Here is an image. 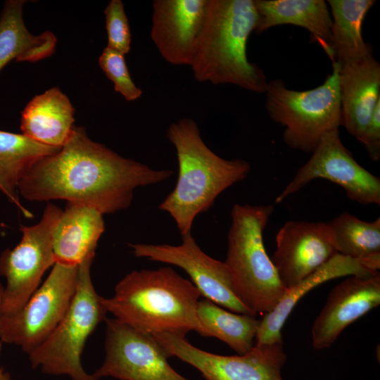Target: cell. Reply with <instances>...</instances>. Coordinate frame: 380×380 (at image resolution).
<instances>
[{"mask_svg": "<svg viewBox=\"0 0 380 380\" xmlns=\"http://www.w3.org/2000/svg\"><path fill=\"white\" fill-rule=\"evenodd\" d=\"M173 172L125 158L92 141L83 127L74 126L56 153L27 172L18 194L30 201L63 199L112 214L129 207L136 189L167 180Z\"/></svg>", "mask_w": 380, "mask_h": 380, "instance_id": "6da1fadb", "label": "cell"}, {"mask_svg": "<svg viewBox=\"0 0 380 380\" xmlns=\"http://www.w3.org/2000/svg\"><path fill=\"white\" fill-rule=\"evenodd\" d=\"M201 293L194 284L170 267L133 270L102 297L108 312L140 332L153 335L194 331L207 337L196 315Z\"/></svg>", "mask_w": 380, "mask_h": 380, "instance_id": "7a4b0ae2", "label": "cell"}, {"mask_svg": "<svg viewBox=\"0 0 380 380\" xmlns=\"http://www.w3.org/2000/svg\"><path fill=\"white\" fill-rule=\"evenodd\" d=\"M253 0H208L202 28L189 65L194 78L265 93V72L248 61L247 44L255 31Z\"/></svg>", "mask_w": 380, "mask_h": 380, "instance_id": "3957f363", "label": "cell"}, {"mask_svg": "<svg viewBox=\"0 0 380 380\" xmlns=\"http://www.w3.org/2000/svg\"><path fill=\"white\" fill-rule=\"evenodd\" d=\"M167 137L177 153L178 177L158 208L172 217L183 236L191 233L196 217L208 211L220 194L248 176L251 165L244 160H227L214 153L191 118L171 123Z\"/></svg>", "mask_w": 380, "mask_h": 380, "instance_id": "277c9868", "label": "cell"}, {"mask_svg": "<svg viewBox=\"0 0 380 380\" xmlns=\"http://www.w3.org/2000/svg\"><path fill=\"white\" fill-rule=\"evenodd\" d=\"M273 211V205L239 203L231 210L224 262L239 298L255 315L272 310L287 290L263 242V232Z\"/></svg>", "mask_w": 380, "mask_h": 380, "instance_id": "5b68a950", "label": "cell"}, {"mask_svg": "<svg viewBox=\"0 0 380 380\" xmlns=\"http://www.w3.org/2000/svg\"><path fill=\"white\" fill-rule=\"evenodd\" d=\"M94 255H89L79 264L76 291L64 317L27 355L33 369L46 374L65 375L71 380H98L86 372L81 362L87 340L108 313L91 281Z\"/></svg>", "mask_w": 380, "mask_h": 380, "instance_id": "8992f818", "label": "cell"}, {"mask_svg": "<svg viewBox=\"0 0 380 380\" xmlns=\"http://www.w3.org/2000/svg\"><path fill=\"white\" fill-rule=\"evenodd\" d=\"M339 64L323 84L305 91L287 88L281 80L267 82L265 107L270 118L284 127L283 139L290 148L312 153L322 137L341 125Z\"/></svg>", "mask_w": 380, "mask_h": 380, "instance_id": "52a82bcc", "label": "cell"}, {"mask_svg": "<svg viewBox=\"0 0 380 380\" xmlns=\"http://www.w3.org/2000/svg\"><path fill=\"white\" fill-rule=\"evenodd\" d=\"M62 211L53 203H48L37 224L20 225V243L0 254V275L6 279L0 315L20 310L40 286L45 272L56 263L53 231Z\"/></svg>", "mask_w": 380, "mask_h": 380, "instance_id": "ba28073f", "label": "cell"}, {"mask_svg": "<svg viewBox=\"0 0 380 380\" xmlns=\"http://www.w3.org/2000/svg\"><path fill=\"white\" fill-rule=\"evenodd\" d=\"M78 265L56 262L48 277L18 312L0 315V340L27 355L39 346L66 314L76 291Z\"/></svg>", "mask_w": 380, "mask_h": 380, "instance_id": "9c48e42d", "label": "cell"}, {"mask_svg": "<svg viewBox=\"0 0 380 380\" xmlns=\"http://www.w3.org/2000/svg\"><path fill=\"white\" fill-rule=\"evenodd\" d=\"M152 336L170 357L195 367L205 380H284L281 369L287 355L283 340L254 345L245 354L228 356L199 349L184 334L164 332Z\"/></svg>", "mask_w": 380, "mask_h": 380, "instance_id": "30bf717a", "label": "cell"}, {"mask_svg": "<svg viewBox=\"0 0 380 380\" xmlns=\"http://www.w3.org/2000/svg\"><path fill=\"white\" fill-rule=\"evenodd\" d=\"M316 179L341 186L350 200L363 205L380 204V179L361 166L341 141L338 129L326 133L310 159L275 199L281 203Z\"/></svg>", "mask_w": 380, "mask_h": 380, "instance_id": "8fae6325", "label": "cell"}, {"mask_svg": "<svg viewBox=\"0 0 380 380\" xmlns=\"http://www.w3.org/2000/svg\"><path fill=\"white\" fill-rule=\"evenodd\" d=\"M105 357L93 375L99 380H189L168 363L170 357L152 335L115 318L105 319Z\"/></svg>", "mask_w": 380, "mask_h": 380, "instance_id": "7c38bea8", "label": "cell"}, {"mask_svg": "<svg viewBox=\"0 0 380 380\" xmlns=\"http://www.w3.org/2000/svg\"><path fill=\"white\" fill-rule=\"evenodd\" d=\"M181 236L182 243L177 246L146 243L129 246L136 257L182 269L205 299L233 312L256 316L239 298L225 263L207 255L191 233Z\"/></svg>", "mask_w": 380, "mask_h": 380, "instance_id": "4fadbf2b", "label": "cell"}, {"mask_svg": "<svg viewBox=\"0 0 380 380\" xmlns=\"http://www.w3.org/2000/svg\"><path fill=\"white\" fill-rule=\"evenodd\" d=\"M338 254L328 222L288 221L276 236L271 258L279 277L291 288Z\"/></svg>", "mask_w": 380, "mask_h": 380, "instance_id": "5bb4252c", "label": "cell"}, {"mask_svg": "<svg viewBox=\"0 0 380 380\" xmlns=\"http://www.w3.org/2000/svg\"><path fill=\"white\" fill-rule=\"evenodd\" d=\"M380 304V273L351 275L330 291L311 329L317 350L331 346L343 331Z\"/></svg>", "mask_w": 380, "mask_h": 380, "instance_id": "9a60e30c", "label": "cell"}, {"mask_svg": "<svg viewBox=\"0 0 380 380\" xmlns=\"http://www.w3.org/2000/svg\"><path fill=\"white\" fill-rule=\"evenodd\" d=\"M208 0H154L150 37L165 61L190 65Z\"/></svg>", "mask_w": 380, "mask_h": 380, "instance_id": "2e32d148", "label": "cell"}, {"mask_svg": "<svg viewBox=\"0 0 380 380\" xmlns=\"http://www.w3.org/2000/svg\"><path fill=\"white\" fill-rule=\"evenodd\" d=\"M341 125L359 141L380 103V64L373 56L339 65Z\"/></svg>", "mask_w": 380, "mask_h": 380, "instance_id": "e0dca14e", "label": "cell"}, {"mask_svg": "<svg viewBox=\"0 0 380 380\" xmlns=\"http://www.w3.org/2000/svg\"><path fill=\"white\" fill-rule=\"evenodd\" d=\"M379 260H356L337 254L295 286L287 289L274 308L263 315L258 328L255 346L282 340L281 329L298 301L322 283L346 275H363L379 271Z\"/></svg>", "mask_w": 380, "mask_h": 380, "instance_id": "ac0fdd59", "label": "cell"}, {"mask_svg": "<svg viewBox=\"0 0 380 380\" xmlns=\"http://www.w3.org/2000/svg\"><path fill=\"white\" fill-rule=\"evenodd\" d=\"M257 12L254 32L260 34L280 25L307 30L332 61L330 46L331 18L324 0H253Z\"/></svg>", "mask_w": 380, "mask_h": 380, "instance_id": "d6986e66", "label": "cell"}, {"mask_svg": "<svg viewBox=\"0 0 380 380\" xmlns=\"http://www.w3.org/2000/svg\"><path fill=\"white\" fill-rule=\"evenodd\" d=\"M103 215L91 207L68 203L53 231L56 262L78 265L89 255L95 254L105 231Z\"/></svg>", "mask_w": 380, "mask_h": 380, "instance_id": "ffe728a7", "label": "cell"}, {"mask_svg": "<svg viewBox=\"0 0 380 380\" xmlns=\"http://www.w3.org/2000/svg\"><path fill=\"white\" fill-rule=\"evenodd\" d=\"M75 108L60 89L35 96L21 114L22 134L39 143L62 147L74 127Z\"/></svg>", "mask_w": 380, "mask_h": 380, "instance_id": "44dd1931", "label": "cell"}, {"mask_svg": "<svg viewBox=\"0 0 380 380\" xmlns=\"http://www.w3.org/2000/svg\"><path fill=\"white\" fill-rule=\"evenodd\" d=\"M24 0H8L0 15V71L11 61L36 62L51 56L57 39L50 31L31 34L23 18Z\"/></svg>", "mask_w": 380, "mask_h": 380, "instance_id": "7402d4cb", "label": "cell"}, {"mask_svg": "<svg viewBox=\"0 0 380 380\" xmlns=\"http://www.w3.org/2000/svg\"><path fill=\"white\" fill-rule=\"evenodd\" d=\"M373 0H329L331 18L330 46L332 63L344 65L372 55L371 46L362 37V27Z\"/></svg>", "mask_w": 380, "mask_h": 380, "instance_id": "603a6c76", "label": "cell"}, {"mask_svg": "<svg viewBox=\"0 0 380 380\" xmlns=\"http://www.w3.org/2000/svg\"><path fill=\"white\" fill-rule=\"evenodd\" d=\"M61 148L39 143L23 134L0 130V191L27 217L32 215L20 201L19 183L37 162Z\"/></svg>", "mask_w": 380, "mask_h": 380, "instance_id": "cb8c5ba5", "label": "cell"}, {"mask_svg": "<svg viewBox=\"0 0 380 380\" xmlns=\"http://www.w3.org/2000/svg\"><path fill=\"white\" fill-rule=\"evenodd\" d=\"M196 315L207 337L221 340L238 355L254 346L260 324L255 316L228 311L205 298L198 300Z\"/></svg>", "mask_w": 380, "mask_h": 380, "instance_id": "d4e9b609", "label": "cell"}, {"mask_svg": "<svg viewBox=\"0 0 380 380\" xmlns=\"http://www.w3.org/2000/svg\"><path fill=\"white\" fill-rule=\"evenodd\" d=\"M338 254L356 260H380V218L362 220L343 212L329 222Z\"/></svg>", "mask_w": 380, "mask_h": 380, "instance_id": "484cf974", "label": "cell"}, {"mask_svg": "<svg viewBox=\"0 0 380 380\" xmlns=\"http://www.w3.org/2000/svg\"><path fill=\"white\" fill-rule=\"evenodd\" d=\"M124 56L106 46L99 58V65L113 83L115 91L127 101H134L140 99L143 92L132 80Z\"/></svg>", "mask_w": 380, "mask_h": 380, "instance_id": "4316f807", "label": "cell"}, {"mask_svg": "<svg viewBox=\"0 0 380 380\" xmlns=\"http://www.w3.org/2000/svg\"><path fill=\"white\" fill-rule=\"evenodd\" d=\"M108 36L107 46L128 53L131 49V32L124 4L120 0H111L104 10Z\"/></svg>", "mask_w": 380, "mask_h": 380, "instance_id": "83f0119b", "label": "cell"}, {"mask_svg": "<svg viewBox=\"0 0 380 380\" xmlns=\"http://www.w3.org/2000/svg\"><path fill=\"white\" fill-rule=\"evenodd\" d=\"M360 142L373 161L380 158V103L376 106Z\"/></svg>", "mask_w": 380, "mask_h": 380, "instance_id": "f1b7e54d", "label": "cell"}, {"mask_svg": "<svg viewBox=\"0 0 380 380\" xmlns=\"http://www.w3.org/2000/svg\"><path fill=\"white\" fill-rule=\"evenodd\" d=\"M3 286L0 284V299ZM2 342L0 340V353L1 349ZM0 380H13L9 373L5 372L1 367H0Z\"/></svg>", "mask_w": 380, "mask_h": 380, "instance_id": "f546056e", "label": "cell"}]
</instances>
